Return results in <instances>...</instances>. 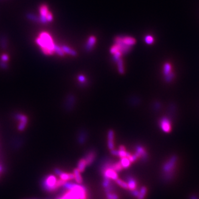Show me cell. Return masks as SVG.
<instances>
[{
    "label": "cell",
    "instance_id": "obj_1",
    "mask_svg": "<svg viewBox=\"0 0 199 199\" xmlns=\"http://www.w3.org/2000/svg\"><path fill=\"white\" fill-rule=\"evenodd\" d=\"M36 43L42 48V51L46 55H52L54 52V46L51 36L46 32L40 33L39 38L36 39Z\"/></svg>",
    "mask_w": 199,
    "mask_h": 199
},
{
    "label": "cell",
    "instance_id": "obj_2",
    "mask_svg": "<svg viewBox=\"0 0 199 199\" xmlns=\"http://www.w3.org/2000/svg\"><path fill=\"white\" fill-rule=\"evenodd\" d=\"M57 181V180L56 177L54 175H49L48 177H46L42 184V186L44 188V190L49 192L56 190L55 185Z\"/></svg>",
    "mask_w": 199,
    "mask_h": 199
},
{
    "label": "cell",
    "instance_id": "obj_3",
    "mask_svg": "<svg viewBox=\"0 0 199 199\" xmlns=\"http://www.w3.org/2000/svg\"><path fill=\"white\" fill-rule=\"evenodd\" d=\"M163 73L166 81L169 82L173 80L174 77V73L172 71V66L169 63H167L164 64Z\"/></svg>",
    "mask_w": 199,
    "mask_h": 199
},
{
    "label": "cell",
    "instance_id": "obj_4",
    "mask_svg": "<svg viewBox=\"0 0 199 199\" xmlns=\"http://www.w3.org/2000/svg\"><path fill=\"white\" fill-rule=\"evenodd\" d=\"M176 162H177V158L175 157H173L164 165L163 170L167 174V175H168V174H169V172H171L174 169Z\"/></svg>",
    "mask_w": 199,
    "mask_h": 199
},
{
    "label": "cell",
    "instance_id": "obj_5",
    "mask_svg": "<svg viewBox=\"0 0 199 199\" xmlns=\"http://www.w3.org/2000/svg\"><path fill=\"white\" fill-rule=\"evenodd\" d=\"M160 125L164 132L169 133L171 130V125L170 121L166 117L163 118L160 121Z\"/></svg>",
    "mask_w": 199,
    "mask_h": 199
},
{
    "label": "cell",
    "instance_id": "obj_6",
    "mask_svg": "<svg viewBox=\"0 0 199 199\" xmlns=\"http://www.w3.org/2000/svg\"><path fill=\"white\" fill-rule=\"evenodd\" d=\"M103 174L104 177L106 178H109L113 180H116L118 179L117 173L111 168H108L106 170Z\"/></svg>",
    "mask_w": 199,
    "mask_h": 199
},
{
    "label": "cell",
    "instance_id": "obj_7",
    "mask_svg": "<svg viewBox=\"0 0 199 199\" xmlns=\"http://www.w3.org/2000/svg\"><path fill=\"white\" fill-rule=\"evenodd\" d=\"M135 154L138 158H142L143 159L146 160L147 158V153L146 152L144 148L140 146H138L136 147V152Z\"/></svg>",
    "mask_w": 199,
    "mask_h": 199
},
{
    "label": "cell",
    "instance_id": "obj_8",
    "mask_svg": "<svg viewBox=\"0 0 199 199\" xmlns=\"http://www.w3.org/2000/svg\"><path fill=\"white\" fill-rule=\"evenodd\" d=\"M95 158H96V153L94 151L89 152L84 158L86 161L87 165H90V164H91L95 159Z\"/></svg>",
    "mask_w": 199,
    "mask_h": 199
},
{
    "label": "cell",
    "instance_id": "obj_9",
    "mask_svg": "<svg viewBox=\"0 0 199 199\" xmlns=\"http://www.w3.org/2000/svg\"><path fill=\"white\" fill-rule=\"evenodd\" d=\"M114 132L113 131L110 130L108 132V147L111 150L113 149L114 148Z\"/></svg>",
    "mask_w": 199,
    "mask_h": 199
},
{
    "label": "cell",
    "instance_id": "obj_10",
    "mask_svg": "<svg viewBox=\"0 0 199 199\" xmlns=\"http://www.w3.org/2000/svg\"><path fill=\"white\" fill-rule=\"evenodd\" d=\"M96 39L95 36H91L88 38V42L86 45V49L88 51H91L96 43Z\"/></svg>",
    "mask_w": 199,
    "mask_h": 199
},
{
    "label": "cell",
    "instance_id": "obj_11",
    "mask_svg": "<svg viewBox=\"0 0 199 199\" xmlns=\"http://www.w3.org/2000/svg\"><path fill=\"white\" fill-rule=\"evenodd\" d=\"M127 179L128 181L127 184L128 185V189L131 191L136 190L137 186V182L135 180V179L133 177L130 176L127 177Z\"/></svg>",
    "mask_w": 199,
    "mask_h": 199
},
{
    "label": "cell",
    "instance_id": "obj_12",
    "mask_svg": "<svg viewBox=\"0 0 199 199\" xmlns=\"http://www.w3.org/2000/svg\"><path fill=\"white\" fill-rule=\"evenodd\" d=\"M121 40L124 44L130 47L132 46L136 43V39L131 37H121Z\"/></svg>",
    "mask_w": 199,
    "mask_h": 199
},
{
    "label": "cell",
    "instance_id": "obj_13",
    "mask_svg": "<svg viewBox=\"0 0 199 199\" xmlns=\"http://www.w3.org/2000/svg\"><path fill=\"white\" fill-rule=\"evenodd\" d=\"M61 49H63L64 53H66V54L71 55L72 56H76L77 55V52H76L75 51H74V49L70 48V47H69L66 45H63L61 47Z\"/></svg>",
    "mask_w": 199,
    "mask_h": 199
},
{
    "label": "cell",
    "instance_id": "obj_14",
    "mask_svg": "<svg viewBox=\"0 0 199 199\" xmlns=\"http://www.w3.org/2000/svg\"><path fill=\"white\" fill-rule=\"evenodd\" d=\"M0 47L3 49L7 47V38L4 34H0Z\"/></svg>",
    "mask_w": 199,
    "mask_h": 199
},
{
    "label": "cell",
    "instance_id": "obj_15",
    "mask_svg": "<svg viewBox=\"0 0 199 199\" xmlns=\"http://www.w3.org/2000/svg\"><path fill=\"white\" fill-rule=\"evenodd\" d=\"M59 177H60L61 179H62L63 180H65V181L72 180V179H74V178H75L74 174L65 173H64V172H62V173L59 175Z\"/></svg>",
    "mask_w": 199,
    "mask_h": 199
},
{
    "label": "cell",
    "instance_id": "obj_16",
    "mask_svg": "<svg viewBox=\"0 0 199 199\" xmlns=\"http://www.w3.org/2000/svg\"><path fill=\"white\" fill-rule=\"evenodd\" d=\"M86 166H87V164H86V162L85 158H82L79 161L78 164V168L77 169L79 170V171L80 173H82L85 170Z\"/></svg>",
    "mask_w": 199,
    "mask_h": 199
},
{
    "label": "cell",
    "instance_id": "obj_17",
    "mask_svg": "<svg viewBox=\"0 0 199 199\" xmlns=\"http://www.w3.org/2000/svg\"><path fill=\"white\" fill-rule=\"evenodd\" d=\"M73 172H74V177H75L74 179H75V181H76V183L80 184L82 183V178L81 177L80 172L77 168L75 169Z\"/></svg>",
    "mask_w": 199,
    "mask_h": 199
},
{
    "label": "cell",
    "instance_id": "obj_18",
    "mask_svg": "<svg viewBox=\"0 0 199 199\" xmlns=\"http://www.w3.org/2000/svg\"><path fill=\"white\" fill-rule=\"evenodd\" d=\"M111 168L113 170H115V171H116L117 173L122 171V169H123V167H122V164H121V163L120 162H116L115 163L112 164Z\"/></svg>",
    "mask_w": 199,
    "mask_h": 199
},
{
    "label": "cell",
    "instance_id": "obj_19",
    "mask_svg": "<svg viewBox=\"0 0 199 199\" xmlns=\"http://www.w3.org/2000/svg\"><path fill=\"white\" fill-rule=\"evenodd\" d=\"M39 11H40V16H43V17L47 18V16L49 12L48 7L45 5H43L40 7Z\"/></svg>",
    "mask_w": 199,
    "mask_h": 199
},
{
    "label": "cell",
    "instance_id": "obj_20",
    "mask_svg": "<svg viewBox=\"0 0 199 199\" xmlns=\"http://www.w3.org/2000/svg\"><path fill=\"white\" fill-rule=\"evenodd\" d=\"M120 162L121 163L123 168H127L131 165V162L130 161V160L128 159V158L127 157L121 158Z\"/></svg>",
    "mask_w": 199,
    "mask_h": 199
},
{
    "label": "cell",
    "instance_id": "obj_21",
    "mask_svg": "<svg viewBox=\"0 0 199 199\" xmlns=\"http://www.w3.org/2000/svg\"><path fill=\"white\" fill-rule=\"evenodd\" d=\"M26 17L28 20H30V21L35 22H40L39 17H37V16H36L34 14L28 13H27Z\"/></svg>",
    "mask_w": 199,
    "mask_h": 199
},
{
    "label": "cell",
    "instance_id": "obj_22",
    "mask_svg": "<svg viewBox=\"0 0 199 199\" xmlns=\"http://www.w3.org/2000/svg\"><path fill=\"white\" fill-rule=\"evenodd\" d=\"M117 65H118V70L119 73L120 74H124L125 73V69L123 66V61L122 59H119L117 61Z\"/></svg>",
    "mask_w": 199,
    "mask_h": 199
},
{
    "label": "cell",
    "instance_id": "obj_23",
    "mask_svg": "<svg viewBox=\"0 0 199 199\" xmlns=\"http://www.w3.org/2000/svg\"><path fill=\"white\" fill-rule=\"evenodd\" d=\"M146 193H147V188L145 186H143L140 189L139 195L137 197V199H144L146 195Z\"/></svg>",
    "mask_w": 199,
    "mask_h": 199
},
{
    "label": "cell",
    "instance_id": "obj_24",
    "mask_svg": "<svg viewBox=\"0 0 199 199\" xmlns=\"http://www.w3.org/2000/svg\"><path fill=\"white\" fill-rule=\"evenodd\" d=\"M54 52L56 53L57 54H58L60 56H64V52H63L61 48H60L58 45L54 44Z\"/></svg>",
    "mask_w": 199,
    "mask_h": 199
},
{
    "label": "cell",
    "instance_id": "obj_25",
    "mask_svg": "<svg viewBox=\"0 0 199 199\" xmlns=\"http://www.w3.org/2000/svg\"><path fill=\"white\" fill-rule=\"evenodd\" d=\"M116 182L118 185H119L122 188H123L125 189H128V184L127 183H125V181H123L119 179H117V180H116Z\"/></svg>",
    "mask_w": 199,
    "mask_h": 199
},
{
    "label": "cell",
    "instance_id": "obj_26",
    "mask_svg": "<svg viewBox=\"0 0 199 199\" xmlns=\"http://www.w3.org/2000/svg\"><path fill=\"white\" fill-rule=\"evenodd\" d=\"M16 118L17 119H19L21 121V122H23L26 124L27 123V118L24 115H21V114H17L16 115Z\"/></svg>",
    "mask_w": 199,
    "mask_h": 199
},
{
    "label": "cell",
    "instance_id": "obj_27",
    "mask_svg": "<svg viewBox=\"0 0 199 199\" xmlns=\"http://www.w3.org/2000/svg\"><path fill=\"white\" fill-rule=\"evenodd\" d=\"M122 53L120 52H117V53H116L115 54H113V60L115 61V62H117L118 61V60L119 59H121V57L122 55Z\"/></svg>",
    "mask_w": 199,
    "mask_h": 199
},
{
    "label": "cell",
    "instance_id": "obj_28",
    "mask_svg": "<svg viewBox=\"0 0 199 199\" xmlns=\"http://www.w3.org/2000/svg\"><path fill=\"white\" fill-rule=\"evenodd\" d=\"M107 199H118V196L117 195L112 193V192H107L106 193Z\"/></svg>",
    "mask_w": 199,
    "mask_h": 199
},
{
    "label": "cell",
    "instance_id": "obj_29",
    "mask_svg": "<svg viewBox=\"0 0 199 199\" xmlns=\"http://www.w3.org/2000/svg\"><path fill=\"white\" fill-rule=\"evenodd\" d=\"M145 42L148 44H152L154 42V39L151 36H147L145 38Z\"/></svg>",
    "mask_w": 199,
    "mask_h": 199
},
{
    "label": "cell",
    "instance_id": "obj_30",
    "mask_svg": "<svg viewBox=\"0 0 199 199\" xmlns=\"http://www.w3.org/2000/svg\"><path fill=\"white\" fill-rule=\"evenodd\" d=\"M119 154H118V157H119L121 158H124V157H127V154H128V152H127L125 151V150H119Z\"/></svg>",
    "mask_w": 199,
    "mask_h": 199
},
{
    "label": "cell",
    "instance_id": "obj_31",
    "mask_svg": "<svg viewBox=\"0 0 199 199\" xmlns=\"http://www.w3.org/2000/svg\"><path fill=\"white\" fill-rule=\"evenodd\" d=\"M111 184L110 179L109 178H106L104 177V180H103V186L106 188L107 187H108Z\"/></svg>",
    "mask_w": 199,
    "mask_h": 199
},
{
    "label": "cell",
    "instance_id": "obj_32",
    "mask_svg": "<svg viewBox=\"0 0 199 199\" xmlns=\"http://www.w3.org/2000/svg\"><path fill=\"white\" fill-rule=\"evenodd\" d=\"M117 52H119V50H118V47L117 46L116 44H115L114 45H113L111 48L110 52L112 54H115L116 53H117Z\"/></svg>",
    "mask_w": 199,
    "mask_h": 199
},
{
    "label": "cell",
    "instance_id": "obj_33",
    "mask_svg": "<svg viewBox=\"0 0 199 199\" xmlns=\"http://www.w3.org/2000/svg\"><path fill=\"white\" fill-rule=\"evenodd\" d=\"M26 125H27L26 123H24L23 122H21L20 124L18 125V130L20 131H23V130H24V129L25 128V127L26 126Z\"/></svg>",
    "mask_w": 199,
    "mask_h": 199
},
{
    "label": "cell",
    "instance_id": "obj_34",
    "mask_svg": "<svg viewBox=\"0 0 199 199\" xmlns=\"http://www.w3.org/2000/svg\"><path fill=\"white\" fill-rule=\"evenodd\" d=\"M53 18V15H52V13L50 12H49L48 15L47 16V20L48 22H51V21H52Z\"/></svg>",
    "mask_w": 199,
    "mask_h": 199
},
{
    "label": "cell",
    "instance_id": "obj_35",
    "mask_svg": "<svg viewBox=\"0 0 199 199\" xmlns=\"http://www.w3.org/2000/svg\"><path fill=\"white\" fill-rule=\"evenodd\" d=\"M78 79V80L80 81V82H82H82H84L85 81V80H86V79H85V76H83V75H79Z\"/></svg>",
    "mask_w": 199,
    "mask_h": 199
},
{
    "label": "cell",
    "instance_id": "obj_36",
    "mask_svg": "<svg viewBox=\"0 0 199 199\" xmlns=\"http://www.w3.org/2000/svg\"><path fill=\"white\" fill-rule=\"evenodd\" d=\"M131 194L132 195H133L134 197H136L137 198L138 196L139 195V194H140V192H138L137 190H132L131 191Z\"/></svg>",
    "mask_w": 199,
    "mask_h": 199
},
{
    "label": "cell",
    "instance_id": "obj_37",
    "mask_svg": "<svg viewBox=\"0 0 199 199\" xmlns=\"http://www.w3.org/2000/svg\"><path fill=\"white\" fill-rule=\"evenodd\" d=\"M1 60L3 62L7 61L8 60V57L7 55H6V54L2 55V57H1Z\"/></svg>",
    "mask_w": 199,
    "mask_h": 199
},
{
    "label": "cell",
    "instance_id": "obj_38",
    "mask_svg": "<svg viewBox=\"0 0 199 199\" xmlns=\"http://www.w3.org/2000/svg\"><path fill=\"white\" fill-rule=\"evenodd\" d=\"M111 153L113 155H116V156H118V154H119V152L118 150H114V149H112L111 150Z\"/></svg>",
    "mask_w": 199,
    "mask_h": 199
},
{
    "label": "cell",
    "instance_id": "obj_39",
    "mask_svg": "<svg viewBox=\"0 0 199 199\" xmlns=\"http://www.w3.org/2000/svg\"><path fill=\"white\" fill-rule=\"evenodd\" d=\"M0 66L3 69H6L7 67V64L5 63V62H3V61L0 62Z\"/></svg>",
    "mask_w": 199,
    "mask_h": 199
},
{
    "label": "cell",
    "instance_id": "obj_40",
    "mask_svg": "<svg viewBox=\"0 0 199 199\" xmlns=\"http://www.w3.org/2000/svg\"><path fill=\"white\" fill-rule=\"evenodd\" d=\"M2 169H3V168H2V166H1V165H0V172H1V171L2 170Z\"/></svg>",
    "mask_w": 199,
    "mask_h": 199
},
{
    "label": "cell",
    "instance_id": "obj_41",
    "mask_svg": "<svg viewBox=\"0 0 199 199\" xmlns=\"http://www.w3.org/2000/svg\"><path fill=\"white\" fill-rule=\"evenodd\" d=\"M0 1H1V0H0Z\"/></svg>",
    "mask_w": 199,
    "mask_h": 199
}]
</instances>
